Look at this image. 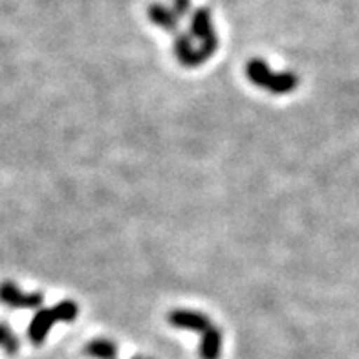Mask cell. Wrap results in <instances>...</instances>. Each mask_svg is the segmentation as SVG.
I'll return each instance as SVG.
<instances>
[{
    "label": "cell",
    "instance_id": "obj_1",
    "mask_svg": "<svg viewBox=\"0 0 359 359\" xmlns=\"http://www.w3.org/2000/svg\"><path fill=\"white\" fill-rule=\"evenodd\" d=\"M246 76L253 85L268 90L273 95L290 94L299 86V77L293 72H271L262 59H251L246 65Z\"/></svg>",
    "mask_w": 359,
    "mask_h": 359
},
{
    "label": "cell",
    "instance_id": "obj_2",
    "mask_svg": "<svg viewBox=\"0 0 359 359\" xmlns=\"http://www.w3.org/2000/svg\"><path fill=\"white\" fill-rule=\"evenodd\" d=\"M79 306L74 301H62L52 308H43L41 312L35 313L28 326V337L34 345H41L52 330L55 323H70L76 321Z\"/></svg>",
    "mask_w": 359,
    "mask_h": 359
},
{
    "label": "cell",
    "instance_id": "obj_3",
    "mask_svg": "<svg viewBox=\"0 0 359 359\" xmlns=\"http://www.w3.org/2000/svg\"><path fill=\"white\" fill-rule=\"evenodd\" d=\"M191 35L200 41V53L203 62L211 59L218 50V37L215 34L213 19L208 8H198L191 17Z\"/></svg>",
    "mask_w": 359,
    "mask_h": 359
},
{
    "label": "cell",
    "instance_id": "obj_4",
    "mask_svg": "<svg viewBox=\"0 0 359 359\" xmlns=\"http://www.w3.org/2000/svg\"><path fill=\"white\" fill-rule=\"evenodd\" d=\"M44 297L41 293H24L15 283L0 284V303L10 308H39L43 304Z\"/></svg>",
    "mask_w": 359,
    "mask_h": 359
},
{
    "label": "cell",
    "instance_id": "obj_5",
    "mask_svg": "<svg viewBox=\"0 0 359 359\" xmlns=\"http://www.w3.org/2000/svg\"><path fill=\"white\" fill-rule=\"evenodd\" d=\"M169 323L176 328H182V330H191V332H200V334H205V332L213 326L211 319L208 316H203L200 312H194V310H172L169 313Z\"/></svg>",
    "mask_w": 359,
    "mask_h": 359
},
{
    "label": "cell",
    "instance_id": "obj_6",
    "mask_svg": "<svg viewBox=\"0 0 359 359\" xmlns=\"http://www.w3.org/2000/svg\"><path fill=\"white\" fill-rule=\"evenodd\" d=\"M175 55L180 61V65L185 68H196L203 65L200 48H194L189 35L182 34V32H178L175 37Z\"/></svg>",
    "mask_w": 359,
    "mask_h": 359
},
{
    "label": "cell",
    "instance_id": "obj_7",
    "mask_svg": "<svg viewBox=\"0 0 359 359\" xmlns=\"http://www.w3.org/2000/svg\"><path fill=\"white\" fill-rule=\"evenodd\" d=\"M147 13H149V19L154 26H160L165 32H172V34L176 32L178 34L180 17L175 13L172 8H167L165 4H160V2H152Z\"/></svg>",
    "mask_w": 359,
    "mask_h": 359
},
{
    "label": "cell",
    "instance_id": "obj_8",
    "mask_svg": "<svg viewBox=\"0 0 359 359\" xmlns=\"http://www.w3.org/2000/svg\"><path fill=\"white\" fill-rule=\"evenodd\" d=\"M220 352H222V332L213 325L205 334H202L200 359H218Z\"/></svg>",
    "mask_w": 359,
    "mask_h": 359
},
{
    "label": "cell",
    "instance_id": "obj_9",
    "mask_svg": "<svg viewBox=\"0 0 359 359\" xmlns=\"http://www.w3.org/2000/svg\"><path fill=\"white\" fill-rule=\"evenodd\" d=\"M85 354L92 359H116L118 358V346L110 339H94L85 346Z\"/></svg>",
    "mask_w": 359,
    "mask_h": 359
},
{
    "label": "cell",
    "instance_id": "obj_10",
    "mask_svg": "<svg viewBox=\"0 0 359 359\" xmlns=\"http://www.w3.org/2000/svg\"><path fill=\"white\" fill-rule=\"evenodd\" d=\"M0 346L8 352V354H15L19 350V339L15 336L11 328L4 323H0Z\"/></svg>",
    "mask_w": 359,
    "mask_h": 359
},
{
    "label": "cell",
    "instance_id": "obj_11",
    "mask_svg": "<svg viewBox=\"0 0 359 359\" xmlns=\"http://www.w3.org/2000/svg\"><path fill=\"white\" fill-rule=\"evenodd\" d=\"M191 8H193V0H172V10H175L180 19L189 15Z\"/></svg>",
    "mask_w": 359,
    "mask_h": 359
},
{
    "label": "cell",
    "instance_id": "obj_12",
    "mask_svg": "<svg viewBox=\"0 0 359 359\" xmlns=\"http://www.w3.org/2000/svg\"><path fill=\"white\" fill-rule=\"evenodd\" d=\"M134 359H143V358H142V355H137V358H134Z\"/></svg>",
    "mask_w": 359,
    "mask_h": 359
},
{
    "label": "cell",
    "instance_id": "obj_13",
    "mask_svg": "<svg viewBox=\"0 0 359 359\" xmlns=\"http://www.w3.org/2000/svg\"><path fill=\"white\" fill-rule=\"evenodd\" d=\"M143 359H149V358H143Z\"/></svg>",
    "mask_w": 359,
    "mask_h": 359
}]
</instances>
